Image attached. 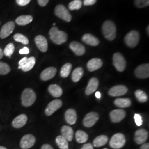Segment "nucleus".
Instances as JSON below:
<instances>
[{"label":"nucleus","mask_w":149,"mask_h":149,"mask_svg":"<svg viewBox=\"0 0 149 149\" xmlns=\"http://www.w3.org/2000/svg\"><path fill=\"white\" fill-rule=\"evenodd\" d=\"M135 76L139 79H147L149 77V64H143L138 66L135 70Z\"/></svg>","instance_id":"f8f14e48"},{"label":"nucleus","mask_w":149,"mask_h":149,"mask_svg":"<svg viewBox=\"0 0 149 149\" xmlns=\"http://www.w3.org/2000/svg\"><path fill=\"white\" fill-rule=\"evenodd\" d=\"M71 69L72 65L70 63H66L64 65L60 70L61 76L64 78L67 77L69 75Z\"/></svg>","instance_id":"473e14b6"},{"label":"nucleus","mask_w":149,"mask_h":149,"mask_svg":"<svg viewBox=\"0 0 149 149\" xmlns=\"http://www.w3.org/2000/svg\"><path fill=\"white\" fill-rule=\"evenodd\" d=\"M14 51H15V45L12 43H9L6 45V47L5 48L3 54L6 56L11 58V55L14 53Z\"/></svg>","instance_id":"c9c22d12"},{"label":"nucleus","mask_w":149,"mask_h":149,"mask_svg":"<svg viewBox=\"0 0 149 149\" xmlns=\"http://www.w3.org/2000/svg\"><path fill=\"white\" fill-rule=\"evenodd\" d=\"M107 149V148H104V149Z\"/></svg>","instance_id":"6e6d98bb"},{"label":"nucleus","mask_w":149,"mask_h":149,"mask_svg":"<svg viewBox=\"0 0 149 149\" xmlns=\"http://www.w3.org/2000/svg\"><path fill=\"white\" fill-rule=\"evenodd\" d=\"M49 1V0H38V2L40 6L44 7L48 4Z\"/></svg>","instance_id":"c03bdc74"},{"label":"nucleus","mask_w":149,"mask_h":149,"mask_svg":"<svg viewBox=\"0 0 149 149\" xmlns=\"http://www.w3.org/2000/svg\"><path fill=\"white\" fill-rule=\"evenodd\" d=\"M108 140V138L107 136L106 135H100L94 139L93 141V145L96 148L101 147L102 146L105 145L107 143Z\"/></svg>","instance_id":"bb28decb"},{"label":"nucleus","mask_w":149,"mask_h":149,"mask_svg":"<svg viewBox=\"0 0 149 149\" xmlns=\"http://www.w3.org/2000/svg\"><path fill=\"white\" fill-rule=\"evenodd\" d=\"M83 74H84L83 69L81 67L77 68L76 69H75L74 70V71L72 74V76H71L72 80L74 82H77L81 80Z\"/></svg>","instance_id":"c756f323"},{"label":"nucleus","mask_w":149,"mask_h":149,"mask_svg":"<svg viewBox=\"0 0 149 149\" xmlns=\"http://www.w3.org/2000/svg\"><path fill=\"white\" fill-rule=\"evenodd\" d=\"M11 71V68L5 63L0 61V74L5 75L8 74Z\"/></svg>","instance_id":"4c0bfd02"},{"label":"nucleus","mask_w":149,"mask_h":149,"mask_svg":"<svg viewBox=\"0 0 149 149\" xmlns=\"http://www.w3.org/2000/svg\"><path fill=\"white\" fill-rule=\"evenodd\" d=\"M82 40L86 44L94 47L98 45L100 43L98 39L90 34H84L82 38Z\"/></svg>","instance_id":"b1692460"},{"label":"nucleus","mask_w":149,"mask_h":149,"mask_svg":"<svg viewBox=\"0 0 149 149\" xmlns=\"http://www.w3.org/2000/svg\"><path fill=\"white\" fill-rule=\"evenodd\" d=\"M134 3L138 8H141L149 5V0H135Z\"/></svg>","instance_id":"58836bf2"},{"label":"nucleus","mask_w":149,"mask_h":149,"mask_svg":"<svg viewBox=\"0 0 149 149\" xmlns=\"http://www.w3.org/2000/svg\"><path fill=\"white\" fill-rule=\"evenodd\" d=\"M27 60H28V58H26V57H24V58H23V59H22L21 60L19 61V63H18V64H19L18 69H21L22 66H23L24 64L26 63Z\"/></svg>","instance_id":"37998d69"},{"label":"nucleus","mask_w":149,"mask_h":149,"mask_svg":"<svg viewBox=\"0 0 149 149\" xmlns=\"http://www.w3.org/2000/svg\"><path fill=\"white\" fill-rule=\"evenodd\" d=\"M55 14L58 17L67 22L71 21L72 16L69 11L63 5H59L55 8Z\"/></svg>","instance_id":"0eeeda50"},{"label":"nucleus","mask_w":149,"mask_h":149,"mask_svg":"<svg viewBox=\"0 0 149 149\" xmlns=\"http://www.w3.org/2000/svg\"><path fill=\"white\" fill-rule=\"evenodd\" d=\"M36 138L32 134H27L22 138L20 141V146L22 149H28L36 143Z\"/></svg>","instance_id":"1a4fd4ad"},{"label":"nucleus","mask_w":149,"mask_h":149,"mask_svg":"<svg viewBox=\"0 0 149 149\" xmlns=\"http://www.w3.org/2000/svg\"><path fill=\"white\" fill-rule=\"evenodd\" d=\"M126 116V112L123 109H116L110 113V118L112 122H121Z\"/></svg>","instance_id":"dca6fc26"},{"label":"nucleus","mask_w":149,"mask_h":149,"mask_svg":"<svg viewBox=\"0 0 149 149\" xmlns=\"http://www.w3.org/2000/svg\"><path fill=\"white\" fill-rule=\"evenodd\" d=\"M55 24H55V23H54V24H53L54 26H55Z\"/></svg>","instance_id":"5fc2aeb1"},{"label":"nucleus","mask_w":149,"mask_h":149,"mask_svg":"<svg viewBox=\"0 0 149 149\" xmlns=\"http://www.w3.org/2000/svg\"><path fill=\"white\" fill-rule=\"evenodd\" d=\"M128 91V88L125 86L120 85L113 86L109 90L108 93L112 97H118L125 95Z\"/></svg>","instance_id":"ddd939ff"},{"label":"nucleus","mask_w":149,"mask_h":149,"mask_svg":"<svg viewBox=\"0 0 149 149\" xmlns=\"http://www.w3.org/2000/svg\"><path fill=\"white\" fill-rule=\"evenodd\" d=\"M48 91L52 96L54 97H60L63 95L62 88L56 84H52L49 86Z\"/></svg>","instance_id":"393cba45"},{"label":"nucleus","mask_w":149,"mask_h":149,"mask_svg":"<svg viewBox=\"0 0 149 149\" xmlns=\"http://www.w3.org/2000/svg\"><path fill=\"white\" fill-rule=\"evenodd\" d=\"M34 42L40 51L45 53L48 50V44L47 40L43 36L39 35L36 37Z\"/></svg>","instance_id":"2eb2a0df"},{"label":"nucleus","mask_w":149,"mask_h":149,"mask_svg":"<svg viewBox=\"0 0 149 149\" xmlns=\"http://www.w3.org/2000/svg\"><path fill=\"white\" fill-rule=\"evenodd\" d=\"M35 64H36L35 58L31 57L29 58H28V60H27L26 63L24 64L23 66H22L21 69L24 72L29 71V70L33 69Z\"/></svg>","instance_id":"2f4dec72"},{"label":"nucleus","mask_w":149,"mask_h":149,"mask_svg":"<svg viewBox=\"0 0 149 149\" xmlns=\"http://www.w3.org/2000/svg\"><path fill=\"white\" fill-rule=\"evenodd\" d=\"M99 85V81L96 77H92L91 78L87 86L86 87L85 91V93L86 95H90L93 93L94 92L96 91Z\"/></svg>","instance_id":"aec40b11"},{"label":"nucleus","mask_w":149,"mask_h":149,"mask_svg":"<svg viewBox=\"0 0 149 149\" xmlns=\"http://www.w3.org/2000/svg\"><path fill=\"white\" fill-rule=\"evenodd\" d=\"M81 149H93V146L92 144L87 143V144H84Z\"/></svg>","instance_id":"49530a36"},{"label":"nucleus","mask_w":149,"mask_h":149,"mask_svg":"<svg viewBox=\"0 0 149 149\" xmlns=\"http://www.w3.org/2000/svg\"><path fill=\"white\" fill-rule=\"evenodd\" d=\"M134 120L137 126L140 127L143 124V119L140 114H135L134 116Z\"/></svg>","instance_id":"ea45409f"},{"label":"nucleus","mask_w":149,"mask_h":149,"mask_svg":"<svg viewBox=\"0 0 149 149\" xmlns=\"http://www.w3.org/2000/svg\"><path fill=\"white\" fill-rule=\"evenodd\" d=\"M126 143V139L124 134L117 133L112 136L110 141V146L114 149H120L122 148Z\"/></svg>","instance_id":"20e7f679"},{"label":"nucleus","mask_w":149,"mask_h":149,"mask_svg":"<svg viewBox=\"0 0 149 149\" xmlns=\"http://www.w3.org/2000/svg\"><path fill=\"white\" fill-rule=\"evenodd\" d=\"M3 55H4V54H3V52L2 51V49L0 48V59H2V58H3Z\"/></svg>","instance_id":"3c124183"},{"label":"nucleus","mask_w":149,"mask_h":149,"mask_svg":"<svg viewBox=\"0 0 149 149\" xmlns=\"http://www.w3.org/2000/svg\"><path fill=\"white\" fill-rule=\"evenodd\" d=\"M31 0H16V2L18 5L24 6L28 5Z\"/></svg>","instance_id":"a19ab883"},{"label":"nucleus","mask_w":149,"mask_h":149,"mask_svg":"<svg viewBox=\"0 0 149 149\" xmlns=\"http://www.w3.org/2000/svg\"><path fill=\"white\" fill-rule=\"evenodd\" d=\"M99 119V115L96 112L88 113L84 119V125L87 128L93 127Z\"/></svg>","instance_id":"9d476101"},{"label":"nucleus","mask_w":149,"mask_h":149,"mask_svg":"<svg viewBox=\"0 0 149 149\" xmlns=\"http://www.w3.org/2000/svg\"><path fill=\"white\" fill-rule=\"evenodd\" d=\"M140 35L138 32L132 31L128 33L124 38V42L126 45L130 48L135 47L139 42Z\"/></svg>","instance_id":"39448f33"},{"label":"nucleus","mask_w":149,"mask_h":149,"mask_svg":"<svg viewBox=\"0 0 149 149\" xmlns=\"http://www.w3.org/2000/svg\"><path fill=\"white\" fill-rule=\"evenodd\" d=\"M61 135L68 141H71L74 138V130L69 126L64 125L61 129Z\"/></svg>","instance_id":"5701e85b"},{"label":"nucleus","mask_w":149,"mask_h":149,"mask_svg":"<svg viewBox=\"0 0 149 149\" xmlns=\"http://www.w3.org/2000/svg\"><path fill=\"white\" fill-rule=\"evenodd\" d=\"M41 149H54L49 144H44L42 145Z\"/></svg>","instance_id":"de8ad7c7"},{"label":"nucleus","mask_w":149,"mask_h":149,"mask_svg":"<svg viewBox=\"0 0 149 149\" xmlns=\"http://www.w3.org/2000/svg\"><path fill=\"white\" fill-rule=\"evenodd\" d=\"M49 36L54 43L60 45L65 43L68 40V35L65 32L59 31L57 27L52 28L49 31Z\"/></svg>","instance_id":"f257e3e1"},{"label":"nucleus","mask_w":149,"mask_h":149,"mask_svg":"<svg viewBox=\"0 0 149 149\" xmlns=\"http://www.w3.org/2000/svg\"><path fill=\"white\" fill-rule=\"evenodd\" d=\"M102 32L107 40H113L116 37V27L114 23L111 21L104 22L102 26Z\"/></svg>","instance_id":"f03ea898"},{"label":"nucleus","mask_w":149,"mask_h":149,"mask_svg":"<svg viewBox=\"0 0 149 149\" xmlns=\"http://www.w3.org/2000/svg\"><path fill=\"white\" fill-rule=\"evenodd\" d=\"M13 38L16 42L22 43L23 44H28L29 43V40H28V38L26 36H24V35L19 34V33L16 34L13 36Z\"/></svg>","instance_id":"e433bc0d"},{"label":"nucleus","mask_w":149,"mask_h":149,"mask_svg":"<svg viewBox=\"0 0 149 149\" xmlns=\"http://www.w3.org/2000/svg\"><path fill=\"white\" fill-rule=\"evenodd\" d=\"M29 53V50L27 47H24L19 50V54H28Z\"/></svg>","instance_id":"a18cd8bd"},{"label":"nucleus","mask_w":149,"mask_h":149,"mask_svg":"<svg viewBox=\"0 0 149 149\" xmlns=\"http://www.w3.org/2000/svg\"><path fill=\"white\" fill-rule=\"evenodd\" d=\"M70 48L74 53L77 56L83 55L85 53L86 49L85 47L77 42H72L70 44Z\"/></svg>","instance_id":"6ab92c4d"},{"label":"nucleus","mask_w":149,"mask_h":149,"mask_svg":"<svg viewBox=\"0 0 149 149\" xmlns=\"http://www.w3.org/2000/svg\"><path fill=\"white\" fill-rule=\"evenodd\" d=\"M95 96H96L97 98H99L100 99L101 98V95L100 92H96V93H95Z\"/></svg>","instance_id":"8fccbe9b"},{"label":"nucleus","mask_w":149,"mask_h":149,"mask_svg":"<svg viewBox=\"0 0 149 149\" xmlns=\"http://www.w3.org/2000/svg\"><path fill=\"white\" fill-rule=\"evenodd\" d=\"M103 65V61L98 58H93L88 61L87 64L88 70L91 71H94L100 69Z\"/></svg>","instance_id":"412c9836"},{"label":"nucleus","mask_w":149,"mask_h":149,"mask_svg":"<svg viewBox=\"0 0 149 149\" xmlns=\"http://www.w3.org/2000/svg\"><path fill=\"white\" fill-rule=\"evenodd\" d=\"M27 120L28 118L26 114H20L13 119L12 122V125L14 128L17 129L22 128L27 123Z\"/></svg>","instance_id":"f3484780"},{"label":"nucleus","mask_w":149,"mask_h":149,"mask_svg":"<svg viewBox=\"0 0 149 149\" xmlns=\"http://www.w3.org/2000/svg\"><path fill=\"white\" fill-rule=\"evenodd\" d=\"M82 5L81 0H74L70 3L69 8L70 10H79Z\"/></svg>","instance_id":"f704fd0d"},{"label":"nucleus","mask_w":149,"mask_h":149,"mask_svg":"<svg viewBox=\"0 0 149 149\" xmlns=\"http://www.w3.org/2000/svg\"><path fill=\"white\" fill-rule=\"evenodd\" d=\"M135 95L137 100L141 103H145L148 101V96L143 90H137L135 92Z\"/></svg>","instance_id":"72a5a7b5"},{"label":"nucleus","mask_w":149,"mask_h":149,"mask_svg":"<svg viewBox=\"0 0 149 149\" xmlns=\"http://www.w3.org/2000/svg\"><path fill=\"white\" fill-rule=\"evenodd\" d=\"M114 104L119 108H127L131 106L132 102L129 98H117L114 101Z\"/></svg>","instance_id":"c85d7f7f"},{"label":"nucleus","mask_w":149,"mask_h":149,"mask_svg":"<svg viewBox=\"0 0 149 149\" xmlns=\"http://www.w3.org/2000/svg\"><path fill=\"white\" fill-rule=\"evenodd\" d=\"M56 143L60 149H69L68 141L62 135H59L55 139Z\"/></svg>","instance_id":"7c9ffc66"},{"label":"nucleus","mask_w":149,"mask_h":149,"mask_svg":"<svg viewBox=\"0 0 149 149\" xmlns=\"http://www.w3.org/2000/svg\"><path fill=\"white\" fill-rule=\"evenodd\" d=\"M0 149H7L6 148L4 147V146H0Z\"/></svg>","instance_id":"603ef678"},{"label":"nucleus","mask_w":149,"mask_h":149,"mask_svg":"<svg viewBox=\"0 0 149 149\" xmlns=\"http://www.w3.org/2000/svg\"><path fill=\"white\" fill-rule=\"evenodd\" d=\"M36 100V94L31 88H26L22 93V104L23 106L30 107Z\"/></svg>","instance_id":"7ed1b4c3"},{"label":"nucleus","mask_w":149,"mask_h":149,"mask_svg":"<svg viewBox=\"0 0 149 149\" xmlns=\"http://www.w3.org/2000/svg\"><path fill=\"white\" fill-rule=\"evenodd\" d=\"M57 70L54 67H49L43 70L40 74V79L43 81H48L53 79L56 74Z\"/></svg>","instance_id":"a211bd4d"},{"label":"nucleus","mask_w":149,"mask_h":149,"mask_svg":"<svg viewBox=\"0 0 149 149\" xmlns=\"http://www.w3.org/2000/svg\"><path fill=\"white\" fill-rule=\"evenodd\" d=\"M149 136L148 132L145 129H140L136 130L134 134V141L136 144L142 145L144 144Z\"/></svg>","instance_id":"6e6552de"},{"label":"nucleus","mask_w":149,"mask_h":149,"mask_svg":"<svg viewBox=\"0 0 149 149\" xmlns=\"http://www.w3.org/2000/svg\"><path fill=\"white\" fill-rule=\"evenodd\" d=\"M15 27V25L13 22L10 21L6 23L1 29L0 38L1 39H5L8 37L13 31Z\"/></svg>","instance_id":"4468645a"},{"label":"nucleus","mask_w":149,"mask_h":149,"mask_svg":"<svg viewBox=\"0 0 149 149\" xmlns=\"http://www.w3.org/2000/svg\"><path fill=\"white\" fill-rule=\"evenodd\" d=\"M97 0H84V5L85 6L93 5L96 3Z\"/></svg>","instance_id":"79ce46f5"},{"label":"nucleus","mask_w":149,"mask_h":149,"mask_svg":"<svg viewBox=\"0 0 149 149\" xmlns=\"http://www.w3.org/2000/svg\"><path fill=\"white\" fill-rule=\"evenodd\" d=\"M33 17L29 15H23L19 16L16 19V23L19 26H26L33 21Z\"/></svg>","instance_id":"a878e982"},{"label":"nucleus","mask_w":149,"mask_h":149,"mask_svg":"<svg viewBox=\"0 0 149 149\" xmlns=\"http://www.w3.org/2000/svg\"><path fill=\"white\" fill-rule=\"evenodd\" d=\"M140 149H149V143H144L140 146Z\"/></svg>","instance_id":"09e8293b"},{"label":"nucleus","mask_w":149,"mask_h":149,"mask_svg":"<svg viewBox=\"0 0 149 149\" xmlns=\"http://www.w3.org/2000/svg\"><path fill=\"white\" fill-rule=\"evenodd\" d=\"M149 27H148V34H149Z\"/></svg>","instance_id":"864d4df0"},{"label":"nucleus","mask_w":149,"mask_h":149,"mask_svg":"<svg viewBox=\"0 0 149 149\" xmlns=\"http://www.w3.org/2000/svg\"><path fill=\"white\" fill-rule=\"evenodd\" d=\"M63 102L60 100H55L51 102H50L47 107L45 110V113L47 116H50L52 115L54 113L56 112L58 109L62 106Z\"/></svg>","instance_id":"9b49d317"},{"label":"nucleus","mask_w":149,"mask_h":149,"mask_svg":"<svg viewBox=\"0 0 149 149\" xmlns=\"http://www.w3.org/2000/svg\"><path fill=\"white\" fill-rule=\"evenodd\" d=\"M113 64L119 72L124 71L126 68V61L124 56L119 53H116L114 54L113 57Z\"/></svg>","instance_id":"423d86ee"},{"label":"nucleus","mask_w":149,"mask_h":149,"mask_svg":"<svg viewBox=\"0 0 149 149\" xmlns=\"http://www.w3.org/2000/svg\"><path fill=\"white\" fill-rule=\"evenodd\" d=\"M65 118L66 122L70 125H74L77 120V114L74 109H69L65 113Z\"/></svg>","instance_id":"4be33fe9"},{"label":"nucleus","mask_w":149,"mask_h":149,"mask_svg":"<svg viewBox=\"0 0 149 149\" xmlns=\"http://www.w3.org/2000/svg\"><path fill=\"white\" fill-rule=\"evenodd\" d=\"M75 136H76V141L79 144L85 143L87 141L88 139V134L85 132H84L83 130H79L76 132Z\"/></svg>","instance_id":"cd10ccee"}]
</instances>
